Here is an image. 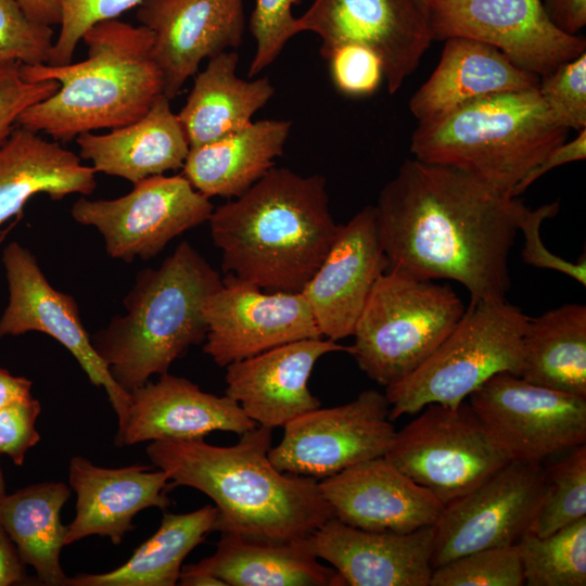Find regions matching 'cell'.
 Listing matches in <instances>:
<instances>
[{"instance_id": "1", "label": "cell", "mask_w": 586, "mask_h": 586, "mask_svg": "<svg viewBox=\"0 0 586 586\" xmlns=\"http://www.w3.org/2000/svg\"><path fill=\"white\" fill-rule=\"evenodd\" d=\"M526 207L457 169L406 160L374 205L387 269L453 280L471 300H506Z\"/></svg>"}, {"instance_id": "2", "label": "cell", "mask_w": 586, "mask_h": 586, "mask_svg": "<svg viewBox=\"0 0 586 586\" xmlns=\"http://www.w3.org/2000/svg\"><path fill=\"white\" fill-rule=\"evenodd\" d=\"M272 429L256 425L232 446L198 440L151 442L146 454L170 486H189L217 509L215 531L253 539L285 542L310 537L334 518L319 480L285 474L270 462Z\"/></svg>"}, {"instance_id": "3", "label": "cell", "mask_w": 586, "mask_h": 586, "mask_svg": "<svg viewBox=\"0 0 586 586\" xmlns=\"http://www.w3.org/2000/svg\"><path fill=\"white\" fill-rule=\"evenodd\" d=\"M228 276L268 292H301L339 229L327 180L270 168L242 195L214 208L208 220Z\"/></svg>"}, {"instance_id": "4", "label": "cell", "mask_w": 586, "mask_h": 586, "mask_svg": "<svg viewBox=\"0 0 586 586\" xmlns=\"http://www.w3.org/2000/svg\"><path fill=\"white\" fill-rule=\"evenodd\" d=\"M81 40L87 58L80 62L20 66L24 79L54 80L60 88L27 107L17 126L67 142L85 132L128 125L164 95L148 27L106 20L90 27Z\"/></svg>"}, {"instance_id": "5", "label": "cell", "mask_w": 586, "mask_h": 586, "mask_svg": "<svg viewBox=\"0 0 586 586\" xmlns=\"http://www.w3.org/2000/svg\"><path fill=\"white\" fill-rule=\"evenodd\" d=\"M221 285L219 273L187 241L157 268L139 271L124 300L126 313L91 336L115 382L130 393L204 342V305Z\"/></svg>"}, {"instance_id": "6", "label": "cell", "mask_w": 586, "mask_h": 586, "mask_svg": "<svg viewBox=\"0 0 586 586\" xmlns=\"http://www.w3.org/2000/svg\"><path fill=\"white\" fill-rule=\"evenodd\" d=\"M537 88L483 98L418 123L411 153L514 198L526 174L568 138L569 129L553 120Z\"/></svg>"}, {"instance_id": "7", "label": "cell", "mask_w": 586, "mask_h": 586, "mask_svg": "<svg viewBox=\"0 0 586 586\" xmlns=\"http://www.w3.org/2000/svg\"><path fill=\"white\" fill-rule=\"evenodd\" d=\"M528 318L507 300H470L431 356L385 387L390 419L417 413L429 404L457 406L497 373L519 375Z\"/></svg>"}, {"instance_id": "8", "label": "cell", "mask_w": 586, "mask_h": 586, "mask_svg": "<svg viewBox=\"0 0 586 586\" xmlns=\"http://www.w3.org/2000/svg\"><path fill=\"white\" fill-rule=\"evenodd\" d=\"M464 309L447 284L385 270L356 322L349 354L371 380L390 386L431 356Z\"/></svg>"}, {"instance_id": "9", "label": "cell", "mask_w": 586, "mask_h": 586, "mask_svg": "<svg viewBox=\"0 0 586 586\" xmlns=\"http://www.w3.org/2000/svg\"><path fill=\"white\" fill-rule=\"evenodd\" d=\"M420 411L395 432L384 457L443 505L511 461L469 403L429 404Z\"/></svg>"}, {"instance_id": "10", "label": "cell", "mask_w": 586, "mask_h": 586, "mask_svg": "<svg viewBox=\"0 0 586 586\" xmlns=\"http://www.w3.org/2000/svg\"><path fill=\"white\" fill-rule=\"evenodd\" d=\"M214 208L181 174L142 179L116 199L81 196L71 214L102 234L110 257L130 263L155 257L170 240L208 221Z\"/></svg>"}, {"instance_id": "11", "label": "cell", "mask_w": 586, "mask_h": 586, "mask_svg": "<svg viewBox=\"0 0 586 586\" xmlns=\"http://www.w3.org/2000/svg\"><path fill=\"white\" fill-rule=\"evenodd\" d=\"M546 484L540 462L511 460L444 505L432 525V568L473 551L515 545L532 531Z\"/></svg>"}, {"instance_id": "12", "label": "cell", "mask_w": 586, "mask_h": 586, "mask_svg": "<svg viewBox=\"0 0 586 586\" xmlns=\"http://www.w3.org/2000/svg\"><path fill=\"white\" fill-rule=\"evenodd\" d=\"M468 398L510 460L542 462L586 444V397L500 372Z\"/></svg>"}, {"instance_id": "13", "label": "cell", "mask_w": 586, "mask_h": 586, "mask_svg": "<svg viewBox=\"0 0 586 586\" xmlns=\"http://www.w3.org/2000/svg\"><path fill=\"white\" fill-rule=\"evenodd\" d=\"M433 40L473 39L539 77L586 52V40L559 29L542 0H426Z\"/></svg>"}, {"instance_id": "14", "label": "cell", "mask_w": 586, "mask_h": 586, "mask_svg": "<svg viewBox=\"0 0 586 586\" xmlns=\"http://www.w3.org/2000/svg\"><path fill=\"white\" fill-rule=\"evenodd\" d=\"M283 428L281 441L269 449L270 462L281 472L317 480L384 456L396 432L387 398L377 390L344 405L318 407Z\"/></svg>"}, {"instance_id": "15", "label": "cell", "mask_w": 586, "mask_h": 586, "mask_svg": "<svg viewBox=\"0 0 586 586\" xmlns=\"http://www.w3.org/2000/svg\"><path fill=\"white\" fill-rule=\"evenodd\" d=\"M295 28L320 37L324 60L344 44L372 50L382 62L390 94L415 72L433 41L419 0H314L296 17Z\"/></svg>"}, {"instance_id": "16", "label": "cell", "mask_w": 586, "mask_h": 586, "mask_svg": "<svg viewBox=\"0 0 586 586\" xmlns=\"http://www.w3.org/2000/svg\"><path fill=\"white\" fill-rule=\"evenodd\" d=\"M9 285V303L0 318V336L30 331L48 334L76 358L89 381L105 390L117 416L127 413L130 394L111 375L85 329L76 300L54 289L35 255L18 242H10L2 253Z\"/></svg>"}, {"instance_id": "17", "label": "cell", "mask_w": 586, "mask_h": 586, "mask_svg": "<svg viewBox=\"0 0 586 586\" xmlns=\"http://www.w3.org/2000/svg\"><path fill=\"white\" fill-rule=\"evenodd\" d=\"M203 314V351L220 367L290 342L321 337L301 292H268L232 276L208 296Z\"/></svg>"}, {"instance_id": "18", "label": "cell", "mask_w": 586, "mask_h": 586, "mask_svg": "<svg viewBox=\"0 0 586 586\" xmlns=\"http://www.w3.org/2000/svg\"><path fill=\"white\" fill-rule=\"evenodd\" d=\"M137 18L153 33L152 56L170 101L203 60L238 48L245 30L243 0H143Z\"/></svg>"}, {"instance_id": "19", "label": "cell", "mask_w": 586, "mask_h": 586, "mask_svg": "<svg viewBox=\"0 0 586 586\" xmlns=\"http://www.w3.org/2000/svg\"><path fill=\"white\" fill-rule=\"evenodd\" d=\"M388 268L375 217L367 205L344 225L301 293L322 337L352 336L378 278Z\"/></svg>"}, {"instance_id": "20", "label": "cell", "mask_w": 586, "mask_h": 586, "mask_svg": "<svg viewBox=\"0 0 586 586\" xmlns=\"http://www.w3.org/2000/svg\"><path fill=\"white\" fill-rule=\"evenodd\" d=\"M332 352H346L327 337L290 342L233 361L226 368V393L256 424L284 426L293 419L321 406L308 388L317 360Z\"/></svg>"}, {"instance_id": "21", "label": "cell", "mask_w": 586, "mask_h": 586, "mask_svg": "<svg viewBox=\"0 0 586 586\" xmlns=\"http://www.w3.org/2000/svg\"><path fill=\"white\" fill-rule=\"evenodd\" d=\"M334 518L354 527L407 533L432 526L444 505L384 456L319 481Z\"/></svg>"}, {"instance_id": "22", "label": "cell", "mask_w": 586, "mask_h": 586, "mask_svg": "<svg viewBox=\"0 0 586 586\" xmlns=\"http://www.w3.org/2000/svg\"><path fill=\"white\" fill-rule=\"evenodd\" d=\"M129 394L127 413L117 423V446L198 440L214 431L241 435L256 426L234 399L204 392L192 381L168 372Z\"/></svg>"}, {"instance_id": "23", "label": "cell", "mask_w": 586, "mask_h": 586, "mask_svg": "<svg viewBox=\"0 0 586 586\" xmlns=\"http://www.w3.org/2000/svg\"><path fill=\"white\" fill-rule=\"evenodd\" d=\"M314 550L349 586H429L433 571V527L377 532L336 518L313 535Z\"/></svg>"}, {"instance_id": "24", "label": "cell", "mask_w": 586, "mask_h": 586, "mask_svg": "<svg viewBox=\"0 0 586 586\" xmlns=\"http://www.w3.org/2000/svg\"><path fill=\"white\" fill-rule=\"evenodd\" d=\"M164 470L146 466L103 468L75 456L69 462V485L77 495L76 515L66 526L65 546L91 535L106 536L119 545L135 530L141 510L165 509L171 501Z\"/></svg>"}, {"instance_id": "25", "label": "cell", "mask_w": 586, "mask_h": 586, "mask_svg": "<svg viewBox=\"0 0 586 586\" xmlns=\"http://www.w3.org/2000/svg\"><path fill=\"white\" fill-rule=\"evenodd\" d=\"M444 41L436 68L409 101L418 123L483 98L538 87L539 76L517 66L489 44L462 37Z\"/></svg>"}, {"instance_id": "26", "label": "cell", "mask_w": 586, "mask_h": 586, "mask_svg": "<svg viewBox=\"0 0 586 586\" xmlns=\"http://www.w3.org/2000/svg\"><path fill=\"white\" fill-rule=\"evenodd\" d=\"M79 156L95 173L119 177L132 184L169 170L182 169L190 145L170 100L160 97L139 119L97 135L76 139Z\"/></svg>"}, {"instance_id": "27", "label": "cell", "mask_w": 586, "mask_h": 586, "mask_svg": "<svg viewBox=\"0 0 586 586\" xmlns=\"http://www.w3.org/2000/svg\"><path fill=\"white\" fill-rule=\"evenodd\" d=\"M95 174L58 141L16 125L0 142V230L12 217H21L27 201L37 194L53 201L75 193L90 195L97 187Z\"/></svg>"}, {"instance_id": "28", "label": "cell", "mask_w": 586, "mask_h": 586, "mask_svg": "<svg viewBox=\"0 0 586 586\" xmlns=\"http://www.w3.org/2000/svg\"><path fill=\"white\" fill-rule=\"evenodd\" d=\"M311 536L272 542L221 534L215 552L184 568L227 586H344L334 568L322 565Z\"/></svg>"}, {"instance_id": "29", "label": "cell", "mask_w": 586, "mask_h": 586, "mask_svg": "<svg viewBox=\"0 0 586 586\" xmlns=\"http://www.w3.org/2000/svg\"><path fill=\"white\" fill-rule=\"evenodd\" d=\"M290 120L262 119L215 141L190 148L182 175L208 199L238 198L283 154Z\"/></svg>"}, {"instance_id": "30", "label": "cell", "mask_w": 586, "mask_h": 586, "mask_svg": "<svg viewBox=\"0 0 586 586\" xmlns=\"http://www.w3.org/2000/svg\"><path fill=\"white\" fill-rule=\"evenodd\" d=\"M238 62L235 51H225L208 59L206 67L194 75L192 89L177 114L190 148L246 127L275 94L267 76L239 78Z\"/></svg>"}, {"instance_id": "31", "label": "cell", "mask_w": 586, "mask_h": 586, "mask_svg": "<svg viewBox=\"0 0 586 586\" xmlns=\"http://www.w3.org/2000/svg\"><path fill=\"white\" fill-rule=\"evenodd\" d=\"M519 377L586 397V306L568 303L528 318Z\"/></svg>"}, {"instance_id": "32", "label": "cell", "mask_w": 586, "mask_h": 586, "mask_svg": "<svg viewBox=\"0 0 586 586\" xmlns=\"http://www.w3.org/2000/svg\"><path fill=\"white\" fill-rule=\"evenodd\" d=\"M69 495L66 484L43 482L0 498L1 525L21 561L33 566L44 585H64L67 578L60 563L66 536L60 514Z\"/></svg>"}, {"instance_id": "33", "label": "cell", "mask_w": 586, "mask_h": 586, "mask_svg": "<svg viewBox=\"0 0 586 586\" xmlns=\"http://www.w3.org/2000/svg\"><path fill=\"white\" fill-rule=\"evenodd\" d=\"M217 509L207 505L188 513H164L157 531L120 566L67 577L66 586H174L184 558L215 531Z\"/></svg>"}, {"instance_id": "34", "label": "cell", "mask_w": 586, "mask_h": 586, "mask_svg": "<svg viewBox=\"0 0 586 586\" xmlns=\"http://www.w3.org/2000/svg\"><path fill=\"white\" fill-rule=\"evenodd\" d=\"M515 545L525 585H586V517L547 536L530 532Z\"/></svg>"}, {"instance_id": "35", "label": "cell", "mask_w": 586, "mask_h": 586, "mask_svg": "<svg viewBox=\"0 0 586 586\" xmlns=\"http://www.w3.org/2000/svg\"><path fill=\"white\" fill-rule=\"evenodd\" d=\"M546 491L532 533L547 536L586 517V444L546 470Z\"/></svg>"}, {"instance_id": "36", "label": "cell", "mask_w": 586, "mask_h": 586, "mask_svg": "<svg viewBox=\"0 0 586 586\" xmlns=\"http://www.w3.org/2000/svg\"><path fill=\"white\" fill-rule=\"evenodd\" d=\"M524 575L517 545L487 548L433 569L429 586H522Z\"/></svg>"}, {"instance_id": "37", "label": "cell", "mask_w": 586, "mask_h": 586, "mask_svg": "<svg viewBox=\"0 0 586 586\" xmlns=\"http://www.w3.org/2000/svg\"><path fill=\"white\" fill-rule=\"evenodd\" d=\"M53 43L52 26L30 18L18 0H0V68L46 64Z\"/></svg>"}, {"instance_id": "38", "label": "cell", "mask_w": 586, "mask_h": 586, "mask_svg": "<svg viewBox=\"0 0 586 586\" xmlns=\"http://www.w3.org/2000/svg\"><path fill=\"white\" fill-rule=\"evenodd\" d=\"M537 90L558 125L586 128V52L539 77Z\"/></svg>"}, {"instance_id": "39", "label": "cell", "mask_w": 586, "mask_h": 586, "mask_svg": "<svg viewBox=\"0 0 586 586\" xmlns=\"http://www.w3.org/2000/svg\"><path fill=\"white\" fill-rule=\"evenodd\" d=\"M143 0H59L61 8L60 30L48 64L65 65L72 62L78 42L93 25L117 18L138 7Z\"/></svg>"}, {"instance_id": "40", "label": "cell", "mask_w": 586, "mask_h": 586, "mask_svg": "<svg viewBox=\"0 0 586 586\" xmlns=\"http://www.w3.org/2000/svg\"><path fill=\"white\" fill-rule=\"evenodd\" d=\"M302 0H256L250 18V31L256 48L250 63V78L270 66L288 41L297 35L292 8Z\"/></svg>"}, {"instance_id": "41", "label": "cell", "mask_w": 586, "mask_h": 586, "mask_svg": "<svg viewBox=\"0 0 586 586\" xmlns=\"http://www.w3.org/2000/svg\"><path fill=\"white\" fill-rule=\"evenodd\" d=\"M326 60L335 88L345 95H371L384 79L380 58L366 47L344 44L335 48Z\"/></svg>"}, {"instance_id": "42", "label": "cell", "mask_w": 586, "mask_h": 586, "mask_svg": "<svg viewBox=\"0 0 586 586\" xmlns=\"http://www.w3.org/2000/svg\"><path fill=\"white\" fill-rule=\"evenodd\" d=\"M558 211V201L545 204L535 209L525 208L519 222V231H522L524 237V246L521 253L522 259L533 267L564 273L585 286V255L576 263L564 259L549 252L540 238V227L544 220L555 217Z\"/></svg>"}, {"instance_id": "43", "label": "cell", "mask_w": 586, "mask_h": 586, "mask_svg": "<svg viewBox=\"0 0 586 586\" xmlns=\"http://www.w3.org/2000/svg\"><path fill=\"white\" fill-rule=\"evenodd\" d=\"M20 66L0 68V142L10 135L27 107L46 100L60 88L54 80L24 79Z\"/></svg>"}, {"instance_id": "44", "label": "cell", "mask_w": 586, "mask_h": 586, "mask_svg": "<svg viewBox=\"0 0 586 586\" xmlns=\"http://www.w3.org/2000/svg\"><path fill=\"white\" fill-rule=\"evenodd\" d=\"M40 412V402L33 395L0 409V454L8 455L16 466H23L28 449L40 441L35 428Z\"/></svg>"}, {"instance_id": "45", "label": "cell", "mask_w": 586, "mask_h": 586, "mask_svg": "<svg viewBox=\"0 0 586 586\" xmlns=\"http://www.w3.org/2000/svg\"><path fill=\"white\" fill-rule=\"evenodd\" d=\"M586 157V128L571 141L562 142L553 148L517 186L513 196L521 195L532 183L542 176L559 166L583 161Z\"/></svg>"}, {"instance_id": "46", "label": "cell", "mask_w": 586, "mask_h": 586, "mask_svg": "<svg viewBox=\"0 0 586 586\" xmlns=\"http://www.w3.org/2000/svg\"><path fill=\"white\" fill-rule=\"evenodd\" d=\"M549 20L562 31L575 36L586 25V0H542Z\"/></svg>"}, {"instance_id": "47", "label": "cell", "mask_w": 586, "mask_h": 586, "mask_svg": "<svg viewBox=\"0 0 586 586\" xmlns=\"http://www.w3.org/2000/svg\"><path fill=\"white\" fill-rule=\"evenodd\" d=\"M25 581V564L0 523V586L21 584Z\"/></svg>"}, {"instance_id": "48", "label": "cell", "mask_w": 586, "mask_h": 586, "mask_svg": "<svg viewBox=\"0 0 586 586\" xmlns=\"http://www.w3.org/2000/svg\"><path fill=\"white\" fill-rule=\"evenodd\" d=\"M33 382L24 377H15L0 368V409L9 404L31 395Z\"/></svg>"}, {"instance_id": "49", "label": "cell", "mask_w": 586, "mask_h": 586, "mask_svg": "<svg viewBox=\"0 0 586 586\" xmlns=\"http://www.w3.org/2000/svg\"><path fill=\"white\" fill-rule=\"evenodd\" d=\"M30 18L37 23L60 25L61 8L59 0H18Z\"/></svg>"}, {"instance_id": "50", "label": "cell", "mask_w": 586, "mask_h": 586, "mask_svg": "<svg viewBox=\"0 0 586 586\" xmlns=\"http://www.w3.org/2000/svg\"><path fill=\"white\" fill-rule=\"evenodd\" d=\"M20 218H16L11 225H9L4 230H0V245L4 241L5 237L10 232V230L15 226Z\"/></svg>"}, {"instance_id": "51", "label": "cell", "mask_w": 586, "mask_h": 586, "mask_svg": "<svg viewBox=\"0 0 586 586\" xmlns=\"http://www.w3.org/2000/svg\"><path fill=\"white\" fill-rule=\"evenodd\" d=\"M5 495V482L0 468V498Z\"/></svg>"}, {"instance_id": "52", "label": "cell", "mask_w": 586, "mask_h": 586, "mask_svg": "<svg viewBox=\"0 0 586 586\" xmlns=\"http://www.w3.org/2000/svg\"><path fill=\"white\" fill-rule=\"evenodd\" d=\"M419 1L423 4V7L425 5L426 0H419Z\"/></svg>"}]
</instances>
